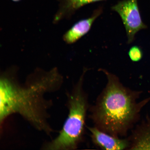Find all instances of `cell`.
I'll use <instances>...</instances> for the list:
<instances>
[{"label": "cell", "mask_w": 150, "mask_h": 150, "mask_svg": "<svg viewBox=\"0 0 150 150\" xmlns=\"http://www.w3.org/2000/svg\"><path fill=\"white\" fill-rule=\"evenodd\" d=\"M18 67L13 65L0 75V123L18 114L37 130L51 134L53 132L48 121L51 100L47 93L59 90L63 77L57 67L46 70L37 67L28 75L23 83L18 78Z\"/></svg>", "instance_id": "obj_1"}, {"label": "cell", "mask_w": 150, "mask_h": 150, "mask_svg": "<svg viewBox=\"0 0 150 150\" xmlns=\"http://www.w3.org/2000/svg\"><path fill=\"white\" fill-rule=\"evenodd\" d=\"M99 70L106 75L107 82L95 104L90 106V119L99 130L117 137L126 136L150 98L138 101L142 91L125 86L107 70Z\"/></svg>", "instance_id": "obj_2"}, {"label": "cell", "mask_w": 150, "mask_h": 150, "mask_svg": "<svg viewBox=\"0 0 150 150\" xmlns=\"http://www.w3.org/2000/svg\"><path fill=\"white\" fill-rule=\"evenodd\" d=\"M83 73L70 92L67 94L68 115L58 136L43 147L48 150H73L78 149L83 140L86 117L90 105L88 98L84 89Z\"/></svg>", "instance_id": "obj_3"}, {"label": "cell", "mask_w": 150, "mask_h": 150, "mask_svg": "<svg viewBox=\"0 0 150 150\" xmlns=\"http://www.w3.org/2000/svg\"><path fill=\"white\" fill-rule=\"evenodd\" d=\"M112 9L120 16L126 30L127 43L131 44L137 33L146 28L141 17L137 0H125L114 5Z\"/></svg>", "instance_id": "obj_4"}, {"label": "cell", "mask_w": 150, "mask_h": 150, "mask_svg": "<svg viewBox=\"0 0 150 150\" xmlns=\"http://www.w3.org/2000/svg\"><path fill=\"white\" fill-rule=\"evenodd\" d=\"M90 133L92 141L97 147L103 150H129L128 138L117 137L99 130L95 126L86 127Z\"/></svg>", "instance_id": "obj_5"}, {"label": "cell", "mask_w": 150, "mask_h": 150, "mask_svg": "<svg viewBox=\"0 0 150 150\" xmlns=\"http://www.w3.org/2000/svg\"><path fill=\"white\" fill-rule=\"evenodd\" d=\"M101 12L100 9L97 10L90 17L76 22L64 34L62 37L64 42L68 45L72 44L77 42L88 32Z\"/></svg>", "instance_id": "obj_6"}, {"label": "cell", "mask_w": 150, "mask_h": 150, "mask_svg": "<svg viewBox=\"0 0 150 150\" xmlns=\"http://www.w3.org/2000/svg\"><path fill=\"white\" fill-rule=\"evenodd\" d=\"M129 150H150V117L137 125L128 137Z\"/></svg>", "instance_id": "obj_7"}, {"label": "cell", "mask_w": 150, "mask_h": 150, "mask_svg": "<svg viewBox=\"0 0 150 150\" xmlns=\"http://www.w3.org/2000/svg\"><path fill=\"white\" fill-rule=\"evenodd\" d=\"M100 1L102 0H62L52 22L56 24L64 19H69L75 11L83 6Z\"/></svg>", "instance_id": "obj_8"}, {"label": "cell", "mask_w": 150, "mask_h": 150, "mask_svg": "<svg viewBox=\"0 0 150 150\" xmlns=\"http://www.w3.org/2000/svg\"><path fill=\"white\" fill-rule=\"evenodd\" d=\"M128 55L131 61H139L142 59V53L141 50L137 46H133L129 50Z\"/></svg>", "instance_id": "obj_9"}, {"label": "cell", "mask_w": 150, "mask_h": 150, "mask_svg": "<svg viewBox=\"0 0 150 150\" xmlns=\"http://www.w3.org/2000/svg\"><path fill=\"white\" fill-rule=\"evenodd\" d=\"M12 1H20V0H12Z\"/></svg>", "instance_id": "obj_10"}]
</instances>
